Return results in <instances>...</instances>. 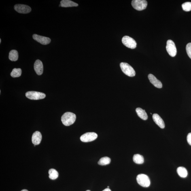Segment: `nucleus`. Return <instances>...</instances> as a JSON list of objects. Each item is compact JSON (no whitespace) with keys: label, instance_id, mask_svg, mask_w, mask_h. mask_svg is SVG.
<instances>
[{"label":"nucleus","instance_id":"1","mask_svg":"<svg viewBox=\"0 0 191 191\" xmlns=\"http://www.w3.org/2000/svg\"><path fill=\"white\" fill-rule=\"evenodd\" d=\"M76 119V115L74 113L67 112L64 113L62 115L61 121L64 125L69 126L74 123Z\"/></svg>","mask_w":191,"mask_h":191},{"label":"nucleus","instance_id":"2","mask_svg":"<svg viewBox=\"0 0 191 191\" xmlns=\"http://www.w3.org/2000/svg\"><path fill=\"white\" fill-rule=\"evenodd\" d=\"M120 66L122 71L125 74L130 77L135 76V71L129 64L125 62H122L120 64Z\"/></svg>","mask_w":191,"mask_h":191},{"label":"nucleus","instance_id":"3","mask_svg":"<svg viewBox=\"0 0 191 191\" xmlns=\"http://www.w3.org/2000/svg\"><path fill=\"white\" fill-rule=\"evenodd\" d=\"M137 182L139 185L144 187H148L150 186V181L149 178L146 175L141 174L137 177Z\"/></svg>","mask_w":191,"mask_h":191},{"label":"nucleus","instance_id":"4","mask_svg":"<svg viewBox=\"0 0 191 191\" xmlns=\"http://www.w3.org/2000/svg\"><path fill=\"white\" fill-rule=\"evenodd\" d=\"M131 4L134 9L138 11H142L146 8L147 1L145 0H133Z\"/></svg>","mask_w":191,"mask_h":191},{"label":"nucleus","instance_id":"5","mask_svg":"<svg viewBox=\"0 0 191 191\" xmlns=\"http://www.w3.org/2000/svg\"><path fill=\"white\" fill-rule=\"evenodd\" d=\"M26 97L28 99L32 100H39L44 99L46 95L42 92L31 91L26 92Z\"/></svg>","mask_w":191,"mask_h":191},{"label":"nucleus","instance_id":"6","mask_svg":"<svg viewBox=\"0 0 191 191\" xmlns=\"http://www.w3.org/2000/svg\"><path fill=\"white\" fill-rule=\"evenodd\" d=\"M122 42L125 46L128 48L134 49L136 47L137 43L135 40L128 36L122 38Z\"/></svg>","mask_w":191,"mask_h":191},{"label":"nucleus","instance_id":"7","mask_svg":"<svg viewBox=\"0 0 191 191\" xmlns=\"http://www.w3.org/2000/svg\"><path fill=\"white\" fill-rule=\"evenodd\" d=\"M97 137V134L94 132H87L81 136L80 139L83 142H88L94 141Z\"/></svg>","mask_w":191,"mask_h":191},{"label":"nucleus","instance_id":"8","mask_svg":"<svg viewBox=\"0 0 191 191\" xmlns=\"http://www.w3.org/2000/svg\"><path fill=\"white\" fill-rule=\"evenodd\" d=\"M166 50L168 54L172 57H175L177 54V50L174 42L171 40H169L167 42Z\"/></svg>","mask_w":191,"mask_h":191},{"label":"nucleus","instance_id":"9","mask_svg":"<svg viewBox=\"0 0 191 191\" xmlns=\"http://www.w3.org/2000/svg\"><path fill=\"white\" fill-rule=\"evenodd\" d=\"M14 9L17 12L21 14H28L31 11V7L29 6L24 4H16L15 5Z\"/></svg>","mask_w":191,"mask_h":191},{"label":"nucleus","instance_id":"10","mask_svg":"<svg viewBox=\"0 0 191 191\" xmlns=\"http://www.w3.org/2000/svg\"><path fill=\"white\" fill-rule=\"evenodd\" d=\"M33 38L35 41L44 45L48 44L51 42V39L49 38L42 36L37 34H34L33 35Z\"/></svg>","mask_w":191,"mask_h":191},{"label":"nucleus","instance_id":"11","mask_svg":"<svg viewBox=\"0 0 191 191\" xmlns=\"http://www.w3.org/2000/svg\"><path fill=\"white\" fill-rule=\"evenodd\" d=\"M34 69L38 75L42 74L43 72V65L42 62L39 60H36L34 64Z\"/></svg>","mask_w":191,"mask_h":191},{"label":"nucleus","instance_id":"12","mask_svg":"<svg viewBox=\"0 0 191 191\" xmlns=\"http://www.w3.org/2000/svg\"><path fill=\"white\" fill-rule=\"evenodd\" d=\"M42 139V135L40 132L37 131L33 133L32 136V142L34 145H37L41 143Z\"/></svg>","mask_w":191,"mask_h":191},{"label":"nucleus","instance_id":"13","mask_svg":"<svg viewBox=\"0 0 191 191\" xmlns=\"http://www.w3.org/2000/svg\"><path fill=\"white\" fill-rule=\"evenodd\" d=\"M148 77L150 82L156 87L158 88H162V83L160 80H158L154 75L152 74H149L148 75Z\"/></svg>","mask_w":191,"mask_h":191},{"label":"nucleus","instance_id":"14","mask_svg":"<svg viewBox=\"0 0 191 191\" xmlns=\"http://www.w3.org/2000/svg\"><path fill=\"white\" fill-rule=\"evenodd\" d=\"M153 119L156 123L161 128H164L165 124L164 121L158 114H154L153 115Z\"/></svg>","mask_w":191,"mask_h":191},{"label":"nucleus","instance_id":"15","mask_svg":"<svg viewBox=\"0 0 191 191\" xmlns=\"http://www.w3.org/2000/svg\"><path fill=\"white\" fill-rule=\"evenodd\" d=\"M60 5L62 7H70L78 6L77 4L70 0H62L60 2Z\"/></svg>","mask_w":191,"mask_h":191},{"label":"nucleus","instance_id":"16","mask_svg":"<svg viewBox=\"0 0 191 191\" xmlns=\"http://www.w3.org/2000/svg\"><path fill=\"white\" fill-rule=\"evenodd\" d=\"M136 112L140 118L143 120H147L148 118L147 115L145 110L140 108H137L136 110Z\"/></svg>","mask_w":191,"mask_h":191},{"label":"nucleus","instance_id":"17","mask_svg":"<svg viewBox=\"0 0 191 191\" xmlns=\"http://www.w3.org/2000/svg\"><path fill=\"white\" fill-rule=\"evenodd\" d=\"M9 59L11 61H16L18 60V51L16 50H11L9 54Z\"/></svg>","mask_w":191,"mask_h":191},{"label":"nucleus","instance_id":"18","mask_svg":"<svg viewBox=\"0 0 191 191\" xmlns=\"http://www.w3.org/2000/svg\"><path fill=\"white\" fill-rule=\"evenodd\" d=\"M177 173L181 177L186 178L188 176V173L187 169L184 167H179L177 168Z\"/></svg>","mask_w":191,"mask_h":191},{"label":"nucleus","instance_id":"19","mask_svg":"<svg viewBox=\"0 0 191 191\" xmlns=\"http://www.w3.org/2000/svg\"><path fill=\"white\" fill-rule=\"evenodd\" d=\"M133 159V162L137 164H142L144 162V159L143 156L139 154L134 155Z\"/></svg>","mask_w":191,"mask_h":191},{"label":"nucleus","instance_id":"20","mask_svg":"<svg viewBox=\"0 0 191 191\" xmlns=\"http://www.w3.org/2000/svg\"><path fill=\"white\" fill-rule=\"evenodd\" d=\"M49 178L52 180L56 179L58 177V172L56 170L50 169L49 171Z\"/></svg>","mask_w":191,"mask_h":191},{"label":"nucleus","instance_id":"21","mask_svg":"<svg viewBox=\"0 0 191 191\" xmlns=\"http://www.w3.org/2000/svg\"><path fill=\"white\" fill-rule=\"evenodd\" d=\"M111 162V159L108 157L105 156L100 159L98 163L99 165L105 166L109 164Z\"/></svg>","mask_w":191,"mask_h":191},{"label":"nucleus","instance_id":"22","mask_svg":"<svg viewBox=\"0 0 191 191\" xmlns=\"http://www.w3.org/2000/svg\"><path fill=\"white\" fill-rule=\"evenodd\" d=\"M22 74V70L20 69H14L11 72V76L13 77H20Z\"/></svg>","mask_w":191,"mask_h":191},{"label":"nucleus","instance_id":"23","mask_svg":"<svg viewBox=\"0 0 191 191\" xmlns=\"http://www.w3.org/2000/svg\"><path fill=\"white\" fill-rule=\"evenodd\" d=\"M182 9L183 10L186 11H191V2H187L182 4Z\"/></svg>","mask_w":191,"mask_h":191},{"label":"nucleus","instance_id":"24","mask_svg":"<svg viewBox=\"0 0 191 191\" xmlns=\"http://www.w3.org/2000/svg\"><path fill=\"white\" fill-rule=\"evenodd\" d=\"M186 49L187 54L191 59V43H189L187 44Z\"/></svg>","mask_w":191,"mask_h":191},{"label":"nucleus","instance_id":"25","mask_svg":"<svg viewBox=\"0 0 191 191\" xmlns=\"http://www.w3.org/2000/svg\"><path fill=\"white\" fill-rule=\"evenodd\" d=\"M187 140L189 144L191 145V133H189L187 136Z\"/></svg>","mask_w":191,"mask_h":191},{"label":"nucleus","instance_id":"26","mask_svg":"<svg viewBox=\"0 0 191 191\" xmlns=\"http://www.w3.org/2000/svg\"><path fill=\"white\" fill-rule=\"evenodd\" d=\"M103 191H111L110 189H109V188H106L105 189V190H103Z\"/></svg>","mask_w":191,"mask_h":191},{"label":"nucleus","instance_id":"27","mask_svg":"<svg viewBox=\"0 0 191 191\" xmlns=\"http://www.w3.org/2000/svg\"><path fill=\"white\" fill-rule=\"evenodd\" d=\"M21 191H28L26 190H21Z\"/></svg>","mask_w":191,"mask_h":191},{"label":"nucleus","instance_id":"28","mask_svg":"<svg viewBox=\"0 0 191 191\" xmlns=\"http://www.w3.org/2000/svg\"><path fill=\"white\" fill-rule=\"evenodd\" d=\"M1 43V39H0V43Z\"/></svg>","mask_w":191,"mask_h":191},{"label":"nucleus","instance_id":"29","mask_svg":"<svg viewBox=\"0 0 191 191\" xmlns=\"http://www.w3.org/2000/svg\"><path fill=\"white\" fill-rule=\"evenodd\" d=\"M86 191H91L90 190H86Z\"/></svg>","mask_w":191,"mask_h":191},{"label":"nucleus","instance_id":"30","mask_svg":"<svg viewBox=\"0 0 191 191\" xmlns=\"http://www.w3.org/2000/svg\"><path fill=\"white\" fill-rule=\"evenodd\" d=\"M108 188H109V186H108Z\"/></svg>","mask_w":191,"mask_h":191}]
</instances>
